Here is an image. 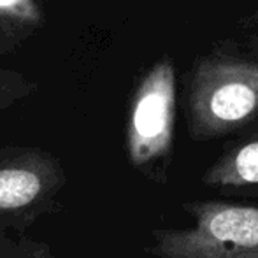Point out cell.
Wrapping results in <instances>:
<instances>
[{"instance_id": "8992f818", "label": "cell", "mask_w": 258, "mask_h": 258, "mask_svg": "<svg viewBox=\"0 0 258 258\" xmlns=\"http://www.w3.org/2000/svg\"><path fill=\"white\" fill-rule=\"evenodd\" d=\"M30 0H0V9L4 11H16L23 9L25 6H28Z\"/></svg>"}, {"instance_id": "3957f363", "label": "cell", "mask_w": 258, "mask_h": 258, "mask_svg": "<svg viewBox=\"0 0 258 258\" xmlns=\"http://www.w3.org/2000/svg\"><path fill=\"white\" fill-rule=\"evenodd\" d=\"M176 118V71L169 58L156 61L141 83L130 119V153L146 163L167 155Z\"/></svg>"}, {"instance_id": "52a82bcc", "label": "cell", "mask_w": 258, "mask_h": 258, "mask_svg": "<svg viewBox=\"0 0 258 258\" xmlns=\"http://www.w3.org/2000/svg\"><path fill=\"white\" fill-rule=\"evenodd\" d=\"M249 190H251V188H249ZM246 194H248V195H253V197H258V186L253 188V191H246Z\"/></svg>"}, {"instance_id": "6da1fadb", "label": "cell", "mask_w": 258, "mask_h": 258, "mask_svg": "<svg viewBox=\"0 0 258 258\" xmlns=\"http://www.w3.org/2000/svg\"><path fill=\"white\" fill-rule=\"evenodd\" d=\"M186 116L194 141L218 139L251 123L258 116V63L201 56L191 69Z\"/></svg>"}, {"instance_id": "7a4b0ae2", "label": "cell", "mask_w": 258, "mask_h": 258, "mask_svg": "<svg viewBox=\"0 0 258 258\" xmlns=\"http://www.w3.org/2000/svg\"><path fill=\"white\" fill-rule=\"evenodd\" d=\"M191 225L156 232L162 258H258V207L223 201L183 204Z\"/></svg>"}, {"instance_id": "5b68a950", "label": "cell", "mask_w": 258, "mask_h": 258, "mask_svg": "<svg viewBox=\"0 0 258 258\" xmlns=\"http://www.w3.org/2000/svg\"><path fill=\"white\" fill-rule=\"evenodd\" d=\"M41 181L28 170H0V209H14L34 201Z\"/></svg>"}, {"instance_id": "277c9868", "label": "cell", "mask_w": 258, "mask_h": 258, "mask_svg": "<svg viewBox=\"0 0 258 258\" xmlns=\"http://www.w3.org/2000/svg\"><path fill=\"white\" fill-rule=\"evenodd\" d=\"M202 183L220 190L258 186V132L218 156L202 174Z\"/></svg>"}]
</instances>
